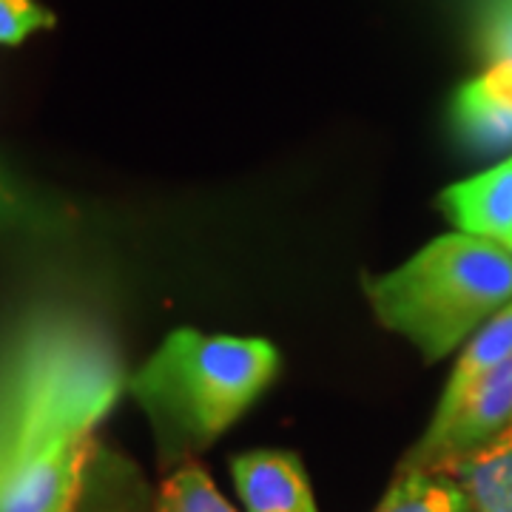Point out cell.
Wrapping results in <instances>:
<instances>
[{"label":"cell","mask_w":512,"mask_h":512,"mask_svg":"<svg viewBox=\"0 0 512 512\" xmlns=\"http://www.w3.org/2000/svg\"><path fill=\"white\" fill-rule=\"evenodd\" d=\"M123 390V367L92 325L57 319L15 356L0 410V478L60 441L94 436Z\"/></svg>","instance_id":"6da1fadb"},{"label":"cell","mask_w":512,"mask_h":512,"mask_svg":"<svg viewBox=\"0 0 512 512\" xmlns=\"http://www.w3.org/2000/svg\"><path fill=\"white\" fill-rule=\"evenodd\" d=\"M512 424V356L478 379L461 402L433 416L427 433L404 456L399 470H439L481 447Z\"/></svg>","instance_id":"277c9868"},{"label":"cell","mask_w":512,"mask_h":512,"mask_svg":"<svg viewBox=\"0 0 512 512\" xmlns=\"http://www.w3.org/2000/svg\"><path fill=\"white\" fill-rule=\"evenodd\" d=\"M55 18L40 9L35 0H0V43L18 46L26 37L52 26Z\"/></svg>","instance_id":"5bb4252c"},{"label":"cell","mask_w":512,"mask_h":512,"mask_svg":"<svg viewBox=\"0 0 512 512\" xmlns=\"http://www.w3.org/2000/svg\"><path fill=\"white\" fill-rule=\"evenodd\" d=\"M441 211L456 222L461 234L490 239L501 248L512 245V157L473 180L441 194Z\"/></svg>","instance_id":"52a82bcc"},{"label":"cell","mask_w":512,"mask_h":512,"mask_svg":"<svg viewBox=\"0 0 512 512\" xmlns=\"http://www.w3.org/2000/svg\"><path fill=\"white\" fill-rule=\"evenodd\" d=\"M458 137L481 154L512 148V63H493L453 100Z\"/></svg>","instance_id":"8992f818"},{"label":"cell","mask_w":512,"mask_h":512,"mask_svg":"<svg viewBox=\"0 0 512 512\" xmlns=\"http://www.w3.org/2000/svg\"><path fill=\"white\" fill-rule=\"evenodd\" d=\"M478 43L487 60L512 63V0H484Z\"/></svg>","instance_id":"4fadbf2b"},{"label":"cell","mask_w":512,"mask_h":512,"mask_svg":"<svg viewBox=\"0 0 512 512\" xmlns=\"http://www.w3.org/2000/svg\"><path fill=\"white\" fill-rule=\"evenodd\" d=\"M234 481L248 512H319L299 458L291 453H245L234 458Z\"/></svg>","instance_id":"ba28073f"},{"label":"cell","mask_w":512,"mask_h":512,"mask_svg":"<svg viewBox=\"0 0 512 512\" xmlns=\"http://www.w3.org/2000/svg\"><path fill=\"white\" fill-rule=\"evenodd\" d=\"M279 353L262 339L174 330L134 376L165 453L200 450L228 430L268 387Z\"/></svg>","instance_id":"3957f363"},{"label":"cell","mask_w":512,"mask_h":512,"mask_svg":"<svg viewBox=\"0 0 512 512\" xmlns=\"http://www.w3.org/2000/svg\"><path fill=\"white\" fill-rule=\"evenodd\" d=\"M436 473L456 481L473 512H512V424Z\"/></svg>","instance_id":"9c48e42d"},{"label":"cell","mask_w":512,"mask_h":512,"mask_svg":"<svg viewBox=\"0 0 512 512\" xmlns=\"http://www.w3.org/2000/svg\"><path fill=\"white\" fill-rule=\"evenodd\" d=\"M18 214V197L12 194V188L0 180V222L12 220Z\"/></svg>","instance_id":"2e32d148"},{"label":"cell","mask_w":512,"mask_h":512,"mask_svg":"<svg viewBox=\"0 0 512 512\" xmlns=\"http://www.w3.org/2000/svg\"><path fill=\"white\" fill-rule=\"evenodd\" d=\"M154 512H237L200 464L185 461L174 476L165 478Z\"/></svg>","instance_id":"7c38bea8"},{"label":"cell","mask_w":512,"mask_h":512,"mask_svg":"<svg viewBox=\"0 0 512 512\" xmlns=\"http://www.w3.org/2000/svg\"><path fill=\"white\" fill-rule=\"evenodd\" d=\"M512 356V302L504 308V311H498L484 325V328L478 330L476 336L467 342V348L464 353L458 356V365L453 367V373H450V379H447V387H444V393H441L439 404H436V413L433 416H444V413H450L458 402H461V396L478 382V379H484L493 367H498L504 359H510Z\"/></svg>","instance_id":"30bf717a"},{"label":"cell","mask_w":512,"mask_h":512,"mask_svg":"<svg viewBox=\"0 0 512 512\" xmlns=\"http://www.w3.org/2000/svg\"><path fill=\"white\" fill-rule=\"evenodd\" d=\"M365 293L384 328L439 362L512 302V254L490 239L447 234L396 271L367 276Z\"/></svg>","instance_id":"7a4b0ae2"},{"label":"cell","mask_w":512,"mask_h":512,"mask_svg":"<svg viewBox=\"0 0 512 512\" xmlns=\"http://www.w3.org/2000/svg\"><path fill=\"white\" fill-rule=\"evenodd\" d=\"M507 251H510V254H512V245H510V248H507Z\"/></svg>","instance_id":"e0dca14e"},{"label":"cell","mask_w":512,"mask_h":512,"mask_svg":"<svg viewBox=\"0 0 512 512\" xmlns=\"http://www.w3.org/2000/svg\"><path fill=\"white\" fill-rule=\"evenodd\" d=\"M103 478H106V487L97 493H94L92 481L86 478V490H83L77 512H146L143 510V493L137 495L128 493V490H117L123 481L120 473H103Z\"/></svg>","instance_id":"9a60e30c"},{"label":"cell","mask_w":512,"mask_h":512,"mask_svg":"<svg viewBox=\"0 0 512 512\" xmlns=\"http://www.w3.org/2000/svg\"><path fill=\"white\" fill-rule=\"evenodd\" d=\"M376 512H473L464 490L436 470H399Z\"/></svg>","instance_id":"8fae6325"},{"label":"cell","mask_w":512,"mask_h":512,"mask_svg":"<svg viewBox=\"0 0 512 512\" xmlns=\"http://www.w3.org/2000/svg\"><path fill=\"white\" fill-rule=\"evenodd\" d=\"M94 456V436L37 453L0 478V512H77Z\"/></svg>","instance_id":"5b68a950"}]
</instances>
